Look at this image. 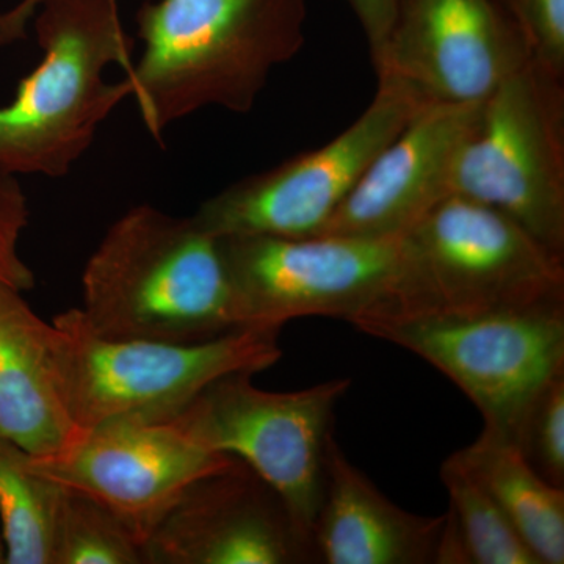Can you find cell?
I'll return each mask as SVG.
<instances>
[{
	"label": "cell",
	"instance_id": "4",
	"mask_svg": "<svg viewBox=\"0 0 564 564\" xmlns=\"http://www.w3.org/2000/svg\"><path fill=\"white\" fill-rule=\"evenodd\" d=\"M281 326H245L199 344L109 339L79 310L50 325L55 383L77 429L170 422L223 375L259 373L280 361Z\"/></svg>",
	"mask_w": 564,
	"mask_h": 564
},
{
	"label": "cell",
	"instance_id": "18",
	"mask_svg": "<svg viewBox=\"0 0 564 564\" xmlns=\"http://www.w3.org/2000/svg\"><path fill=\"white\" fill-rule=\"evenodd\" d=\"M66 488L32 466V455L0 434V530L6 564H52Z\"/></svg>",
	"mask_w": 564,
	"mask_h": 564
},
{
	"label": "cell",
	"instance_id": "20",
	"mask_svg": "<svg viewBox=\"0 0 564 564\" xmlns=\"http://www.w3.org/2000/svg\"><path fill=\"white\" fill-rule=\"evenodd\" d=\"M52 564H144L141 544L109 508L66 489Z\"/></svg>",
	"mask_w": 564,
	"mask_h": 564
},
{
	"label": "cell",
	"instance_id": "9",
	"mask_svg": "<svg viewBox=\"0 0 564 564\" xmlns=\"http://www.w3.org/2000/svg\"><path fill=\"white\" fill-rule=\"evenodd\" d=\"M359 332L432 364L480 411L485 433L514 445L538 397L564 373V306L403 318Z\"/></svg>",
	"mask_w": 564,
	"mask_h": 564
},
{
	"label": "cell",
	"instance_id": "16",
	"mask_svg": "<svg viewBox=\"0 0 564 564\" xmlns=\"http://www.w3.org/2000/svg\"><path fill=\"white\" fill-rule=\"evenodd\" d=\"M50 325L0 281V434L32 456L65 451L82 433L55 383Z\"/></svg>",
	"mask_w": 564,
	"mask_h": 564
},
{
	"label": "cell",
	"instance_id": "14",
	"mask_svg": "<svg viewBox=\"0 0 564 564\" xmlns=\"http://www.w3.org/2000/svg\"><path fill=\"white\" fill-rule=\"evenodd\" d=\"M480 104H429L370 163L318 236L391 239L452 196L459 144Z\"/></svg>",
	"mask_w": 564,
	"mask_h": 564
},
{
	"label": "cell",
	"instance_id": "11",
	"mask_svg": "<svg viewBox=\"0 0 564 564\" xmlns=\"http://www.w3.org/2000/svg\"><path fill=\"white\" fill-rule=\"evenodd\" d=\"M234 462L172 422L104 423L58 454L32 456L36 473L109 508L141 545L188 486Z\"/></svg>",
	"mask_w": 564,
	"mask_h": 564
},
{
	"label": "cell",
	"instance_id": "12",
	"mask_svg": "<svg viewBox=\"0 0 564 564\" xmlns=\"http://www.w3.org/2000/svg\"><path fill=\"white\" fill-rule=\"evenodd\" d=\"M532 61L496 0H399L378 76L426 104H480Z\"/></svg>",
	"mask_w": 564,
	"mask_h": 564
},
{
	"label": "cell",
	"instance_id": "23",
	"mask_svg": "<svg viewBox=\"0 0 564 564\" xmlns=\"http://www.w3.org/2000/svg\"><path fill=\"white\" fill-rule=\"evenodd\" d=\"M28 225V198L20 182L13 176H0V281L21 292L35 285V276L18 250Z\"/></svg>",
	"mask_w": 564,
	"mask_h": 564
},
{
	"label": "cell",
	"instance_id": "26",
	"mask_svg": "<svg viewBox=\"0 0 564 564\" xmlns=\"http://www.w3.org/2000/svg\"><path fill=\"white\" fill-rule=\"evenodd\" d=\"M0 564H6V544H3L2 530H0Z\"/></svg>",
	"mask_w": 564,
	"mask_h": 564
},
{
	"label": "cell",
	"instance_id": "1",
	"mask_svg": "<svg viewBox=\"0 0 564 564\" xmlns=\"http://www.w3.org/2000/svg\"><path fill=\"white\" fill-rule=\"evenodd\" d=\"M135 20L143 54L126 79L161 140L207 107L248 113L274 68L306 43L307 0H155Z\"/></svg>",
	"mask_w": 564,
	"mask_h": 564
},
{
	"label": "cell",
	"instance_id": "22",
	"mask_svg": "<svg viewBox=\"0 0 564 564\" xmlns=\"http://www.w3.org/2000/svg\"><path fill=\"white\" fill-rule=\"evenodd\" d=\"M534 62L564 77V0H496Z\"/></svg>",
	"mask_w": 564,
	"mask_h": 564
},
{
	"label": "cell",
	"instance_id": "21",
	"mask_svg": "<svg viewBox=\"0 0 564 564\" xmlns=\"http://www.w3.org/2000/svg\"><path fill=\"white\" fill-rule=\"evenodd\" d=\"M516 447L545 481L564 488V373L538 397Z\"/></svg>",
	"mask_w": 564,
	"mask_h": 564
},
{
	"label": "cell",
	"instance_id": "2",
	"mask_svg": "<svg viewBox=\"0 0 564 564\" xmlns=\"http://www.w3.org/2000/svg\"><path fill=\"white\" fill-rule=\"evenodd\" d=\"M82 321L109 339L199 344L245 328L221 237L140 204L107 229L82 274Z\"/></svg>",
	"mask_w": 564,
	"mask_h": 564
},
{
	"label": "cell",
	"instance_id": "25",
	"mask_svg": "<svg viewBox=\"0 0 564 564\" xmlns=\"http://www.w3.org/2000/svg\"><path fill=\"white\" fill-rule=\"evenodd\" d=\"M43 0H21L14 9L0 14V44L24 40L29 22L35 17Z\"/></svg>",
	"mask_w": 564,
	"mask_h": 564
},
{
	"label": "cell",
	"instance_id": "24",
	"mask_svg": "<svg viewBox=\"0 0 564 564\" xmlns=\"http://www.w3.org/2000/svg\"><path fill=\"white\" fill-rule=\"evenodd\" d=\"M347 2L361 24L369 44L370 61L373 66H377L388 46L399 0H347Z\"/></svg>",
	"mask_w": 564,
	"mask_h": 564
},
{
	"label": "cell",
	"instance_id": "10",
	"mask_svg": "<svg viewBox=\"0 0 564 564\" xmlns=\"http://www.w3.org/2000/svg\"><path fill=\"white\" fill-rule=\"evenodd\" d=\"M425 106L403 82L378 76L373 101L336 139L234 182L193 218L218 237L318 236L370 163Z\"/></svg>",
	"mask_w": 564,
	"mask_h": 564
},
{
	"label": "cell",
	"instance_id": "19",
	"mask_svg": "<svg viewBox=\"0 0 564 564\" xmlns=\"http://www.w3.org/2000/svg\"><path fill=\"white\" fill-rule=\"evenodd\" d=\"M441 480L451 497L445 514L464 564H541L499 505L454 456L441 467Z\"/></svg>",
	"mask_w": 564,
	"mask_h": 564
},
{
	"label": "cell",
	"instance_id": "13",
	"mask_svg": "<svg viewBox=\"0 0 564 564\" xmlns=\"http://www.w3.org/2000/svg\"><path fill=\"white\" fill-rule=\"evenodd\" d=\"M141 552L144 564L318 563L288 505L237 458L188 486Z\"/></svg>",
	"mask_w": 564,
	"mask_h": 564
},
{
	"label": "cell",
	"instance_id": "7",
	"mask_svg": "<svg viewBox=\"0 0 564 564\" xmlns=\"http://www.w3.org/2000/svg\"><path fill=\"white\" fill-rule=\"evenodd\" d=\"M563 79L532 58L480 102L456 152L452 195L503 212L564 256Z\"/></svg>",
	"mask_w": 564,
	"mask_h": 564
},
{
	"label": "cell",
	"instance_id": "3",
	"mask_svg": "<svg viewBox=\"0 0 564 564\" xmlns=\"http://www.w3.org/2000/svg\"><path fill=\"white\" fill-rule=\"evenodd\" d=\"M33 21L43 61L0 107V176L58 180L131 98L129 80L107 82L106 69L118 65L128 76L135 41L122 28L118 0H43Z\"/></svg>",
	"mask_w": 564,
	"mask_h": 564
},
{
	"label": "cell",
	"instance_id": "15",
	"mask_svg": "<svg viewBox=\"0 0 564 564\" xmlns=\"http://www.w3.org/2000/svg\"><path fill=\"white\" fill-rule=\"evenodd\" d=\"M444 524L445 514L410 513L389 500L333 440L313 532L318 563L434 564Z\"/></svg>",
	"mask_w": 564,
	"mask_h": 564
},
{
	"label": "cell",
	"instance_id": "6",
	"mask_svg": "<svg viewBox=\"0 0 564 564\" xmlns=\"http://www.w3.org/2000/svg\"><path fill=\"white\" fill-rule=\"evenodd\" d=\"M221 247L243 326L333 317L361 329L399 311L402 237L226 236Z\"/></svg>",
	"mask_w": 564,
	"mask_h": 564
},
{
	"label": "cell",
	"instance_id": "8",
	"mask_svg": "<svg viewBox=\"0 0 564 564\" xmlns=\"http://www.w3.org/2000/svg\"><path fill=\"white\" fill-rule=\"evenodd\" d=\"M254 373L223 375L173 421L195 443L240 459L276 491L296 524L313 538L323 500L334 413L351 380L295 392H269Z\"/></svg>",
	"mask_w": 564,
	"mask_h": 564
},
{
	"label": "cell",
	"instance_id": "17",
	"mask_svg": "<svg viewBox=\"0 0 564 564\" xmlns=\"http://www.w3.org/2000/svg\"><path fill=\"white\" fill-rule=\"evenodd\" d=\"M452 456L484 486L541 564L564 563V488L545 481L513 443L489 433Z\"/></svg>",
	"mask_w": 564,
	"mask_h": 564
},
{
	"label": "cell",
	"instance_id": "5",
	"mask_svg": "<svg viewBox=\"0 0 564 564\" xmlns=\"http://www.w3.org/2000/svg\"><path fill=\"white\" fill-rule=\"evenodd\" d=\"M552 306H564V256L488 204L448 196L402 236L391 321Z\"/></svg>",
	"mask_w": 564,
	"mask_h": 564
}]
</instances>
